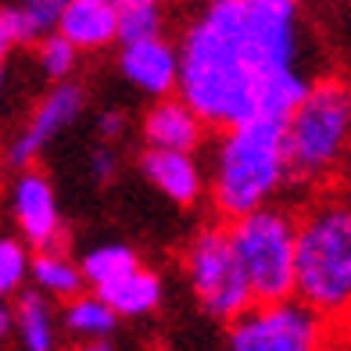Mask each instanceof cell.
Masks as SVG:
<instances>
[{
    "label": "cell",
    "instance_id": "obj_1",
    "mask_svg": "<svg viewBox=\"0 0 351 351\" xmlns=\"http://www.w3.org/2000/svg\"><path fill=\"white\" fill-rule=\"evenodd\" d=\"M176 54V93L215 130L287 115L312 83L298 0H208Z\"/></svg>",
    "mask_w": 351,
    "mask_h": 351
},
{
    "label": "cell",
    "instance_id": "obj_2",
    "mask_svg": "<svg viewBox=\"0 0 351 351\" xmlns=\"http://www.w3.org/2000/svg\"><path fill=\"white\" fill-rule=\"evenodd\" d=\"M222 133L212 169V204L222 219H237L269 204L287 183L283 115H251Z\"/></svg>",
    "mask_w": 351,
    "mask_h": 351
},
{
    "label": "cell",
    "instance_id": "obj_3",
    "mask_svg": "<svg viewBox=\"0 0 351 351\" xmlns=\"http://www.w3.org/2000/svg\"><path fill=\"white\" fill-rule=\"evenodd\" d=\"M294 298L323 319L351 312V201H323L298 219Z\"/></svg>",
    "mask_w": 351,
    "mask_h": 351
},
{
    "label": "cell",
    "instance_id": "obj_4",
    "mask_svg": "<svg viewBox=\"0 0 351 351\" xmlns=\"http://www.w3.org/2000/svg\"><path fill=\"white\" fill-rule=\"evenodd\" d=\"M351 151V83L319 79L283 115L287 180L315 183L330 176Z\"/></svg>",
    "mask_w": 351,
    "mask_h": 351
},
{
    "label": "cell",
    "instance_id": "obj_5",
    "mask_svg": "<svg viewBox=\"0 0 351 351\" xmlns=\"http://www.w3.org/2000/svg\"><path fill=\"white\" fill-rule=\"evenodd\" d=\"M230 244L237 251L251 298L254 301H283L294 298V237L298 219L287 208L262 204L254 212L226 219Z\"/></svg>",
    "mask_w": 351,
    "mask_h": 351
},
{
    "label": "cell",
    "instance_id": "obj_6",
    "mask_svg": "<svg viewBox=\"0 0 351 351\" xmlns=\"http://www.w3.org/2000/svg\"><path fill=\"white\" fill-rule=\"evenodd\" d=\"M186 280L197 308L212 315L215 323H230V319H237L244 308L254 305L247 276L230 244L226 222L208 226L194 237V244L186 247Z\"/></svg>",
    "mask_w": 351,
    "mask_h": 351
},
{
    "label": "cell",
    "instance_id": "obj_7",
    "mask_svg": "<svg viewBox=\"0 0 351 351\" xmlns=\"http://www.w3.org/2000/svg\"><path fill=\"white\" fill-rule=\"evenodd\" d=\"M226 326V344L233 351H315L326 333L323 315L301 298L254 301Z\"/></svg>",
    "mask_w": 351,
    "mask_h": 351
},
{
    "label": "cell",
    "instance_id": "obj_8",
    "mask_svg": "<svg viewBox=\"0 0 351 351\" xmlns=\"http://www.w3.org/2000/svg\"><path fill=\"white\" fill-rule=\"evenodd\" d=\"M11 212L22 230V241L33 251H54L69 244L65 222H61V212H58L54 183L40 169L33 165L19 169V180L11 186Z\"/></svg>",
    "mask_w": 351,
    "mask_h": 351
},
{
    "label": "cell",
    "instance_id": "obj_9",
    "mask_svg": "<svg viewBox=\"0 0 351 351\" xmlns=\"http://www.w3.org/2000/svg\"><path fill=\"white\" fill-rule=\"evenodd\" d=\"M83 104H86L83 86L72 83V79H61V83L36 104L29 125H25L19 136H14V143L8 147V165H11V169L36 165V158L43 154L47 143H51L61 130H65V125H72L79 115H83Z\"/></svg>",
    "mask_w": 351,
    "mask_h": 351
},
{
    "label": "cell",
    "instance_id": "obj_10",
    "mask_svg": "<svg viewBox=\"0 0 351 351\" xmlns=\"http://www.w3.org/2000/svg\"><path fill=\"white\" fill-rule=\"evenodd\" d=\"M119 72L147 97H169L180 83V54L165 36L119 43Z\"/></svg>",
    "mask_w": 351,
    "mask_h": 351
},
{
    "label": "cell",
    "instance_id": "obj_11",
    "mask_svg": "<svg viewBox=\"0 0 351 351\" xmlns=\"http://www.w3.org/2000/svg\"><path fill=\"white\" fill-rule=\"evenodd\" d=\"M140 176L151 186H158L169 201L183 204H197L204 197V172L197 165L194 151H169V147H143L140 151Z\"/></svg>",
    "mask_w": 351,
    "mask_h": 351
},
{
    "label": "cell",
    "instance_id": "obj_12",
    "mask_svg": "<svg viewBox=\"0 0 351 351\" xmlns=\"http://www.w3.org/2000/svg\"><path fill=\"white\" fill-rule=\"evenodd\" d=\"M204 130L201 115L190 108L183 97H154V104L143 115V147H169V151H197L204 143Z\"/></svg>",
    "mask_w": 351,
    "mask_h": 351
},
{
    "label": "cell",
    "instance_id": "obj_13",
    "mask_svg": "<svg viewBox=\"0 0 351 351\" xmlns=\"http://www.w3.org/2000/svg\"><path fill=\"white\" fill-rule=\"evenodd\" d=\"M58 33L83 51H104L119 43V11L111 0H61Z\"/></svg>",
    "mask_w": 351,
    "mask_h": 351
},
{
    "label": "cell",
    "instance_id": "obj_14",
    "mask_svg": "<svg viewBox=\"0 0 351 351\" xmlns=\"http://www.w3.org/2000/svg\"><path fill=\"white\" fill-rule=\"evenodd\" d=\"M61 326L83 344L111 348V337L119 330V315L97 291H79L61 301Z\"/></svg>",
    "mask_w": 351,
    "mask_h": 351
},
{
    "label": "cell",
    "instance_id": "obj_15",
    "mask_svg": "<svg viewBox=\"0 0 351 351\" xmlns=\"http://www.w3.org/2000/svg\"><path fill=\"white\" fill-rule=\"evenodd\" d=\"M97 294L115 308L119 319H140V315H151L162 305V276L151 273V269H143V262H140L125 276L97 287Z\"/></svg>",
    "mask_w": 351,
    "mask_h": 351
},
{
    "label": "cell",
    "instance_id": "obj_16",
    "mask_svg": "<svg viewBox=\"0 0 351 351\" xmlns=\"http://www.w3.org/2000/svg\"><path fill=\"white\" fill-rule=\"evenodd\" d=\"M11 330L19 333L25 351H54L58 348V319L51 298L43 291H19L11 308Z\"/></svg>",
    "mask_w": 351,
    "mask_h": 351
},
{
    "label": "cell",
    "instance_id": "obj_17",
    "mask_svg": "<svg viewBox=\"0 0 351 351\" xmlns=\"http://www.w3.org/2000/svg\"><path fill=\"white\" fill-rule=\"evenodd\" d=\"M29 276H33L36 291H43L47 298H58V301H65V298H72L79 291H86L83 269H79L75 258H69L65 247L36 251V258H29Z\"/></svg>",
    "mask_w": 351,
    "mask_h": 351
},
{
    "label": "cell",
    "instance_id": "obj_18",
    "mask_svg": "<svg viewBox=\"0 0 351 351\" xmlns=\"http://www.w3.org/2000/svg\"><path fill=\"white\" fill-rule=\"evenodd\" d=\"M14 43H36L40 36L58 29V14H61V0H22V4H8L4 8Z\"/></svg>",
    "mask_w": 351,
    "mask_h": 351
},
{
    "label": "cell",
    "instance_id": "obj_19",
    "mask_svg": "<svg viewBox=\"0 0 351 351\" xmlns=\"http://www.w3.org/2000/svg\"><path fill=\"white\" fill-rule=\"evenodd\" d=\"M136 265H140V254L130 244H101V247L86 251L83 262H79L83 280H86V287H93V291L111 283V280H119V276H125Z\"/></svg>",
    "mask_w": 351,
    "mask_h": 351
},
{
    "label": "cell",
    "instance_id": "obj_20",
    "mask_svg": "<svg viewBox=\"0 0 351 351\" xmlns=\"http://www.w3.org/2000/svg\"><path fill=\"white\" fill-rule=\"evenodd\" d=\"M111 4L119 11V43L162 36L165 29L162 0H111Z\"/></svg>",
    "mask_w": 351,
    "mask_h": 351
},
{
    "label": "cell",
    "instance_id": "obj_21",
    "mask_svg": "<svg viewBox=\"0 0 351 351\" xmlns=\"http://www.w3.org/2000/svg\"><path fill=\"white\" fill-rule=\"evenodd\" d=\"M36 58H40V69L47 79H54V83H61V79H72L75 65H79V47L69 43L65 36L58 33H47L36 40Z\"/></svg>",
    "mask_w": 351,
    "mask_h": 351
},
{
    "label": "cell",
    "instance_id": "obj_22",
    "mask_svg": "<svg viewBox=\"0 0 351 351\" xmlns=\"http://www.w3.org/2000/svg\"><path fill=\"white\" fill-rule=\"evenodd\" d=\"M29 244L14 237H0V298H14L29 280Z\"/></svg>",
    "mask_w": 351,
    "mask_h": 351
},
{
    "label": "cell",
    "instance_id": "obj_23",
    "mask_svg": "<svg viewBox=\"0 0 351 351\" xmlns=\"http://www.w3.org/2000/svg\"><path fill=\"white\" fill-rule=\"evenodd\" d=\"M115 172H119V151L111 147L108 140H101V147L90 154V176L97 183H111V180H115Z\"/></svg>",
    "mask_w": 351,
    "mask_h": 351
},
{
    "label": "cell",
    "instance_id": "obj_24",
    "mask_svg": "<svg viewBox=\"0 0 351 351\" xmlns=\"http://www.w3.org/2000/svg\"><path fill=\"white\" fill-rule=\"evenodd\" d=\"M97 133H101V140L115 143L125 133V115H119V111H104L101 122H97Z\"/></svg>",
    "mask_w": 351,
    "mask_h": 351
},
{
    "label": "cell",
    "instance_id": "obj_25",
    "mask_svg": "<svg viewBox=\"0 0 351 351\" xmlns=\"http://www.w3.org/2000/svg\"><path fill=\"white\" fill-rule=\"evenodd\" d=\"M11 47H19V43H14V33H11V22H8V14H4V8H0V54H8Z\"/></svg>",
    "mask_w": 351,
    "mask_h": 351
},
{
    "label": "cell",
    "instance_id": "obj_26",
    "mask_svg": "<svg viewBox=\"0 0 351 351\" xmlns=\"http://www.w3.org/2000/svg\"><path fill=\"white\" fill-rule=\"evenodd\" d=\"M8 333H11V305L8 298H0V344L8 341Z\"/></svg>",
    "mask_w": 351,
    "mask_h": 351
},
{
    "label": "cell",
    "instance_id": "obj_27",
    "mask_svg": "<svg viewBox=\"0 0 351 351\" xmlns=\"http://www.w3.org/2000/svg\"><path fill=\"white\" fill-rule=\"evenodd\" d=\"M0 86H4V54H0Z\"/></svg>",
    "mask_w": 351,
    "mask_h": 351
}]
</instances>
